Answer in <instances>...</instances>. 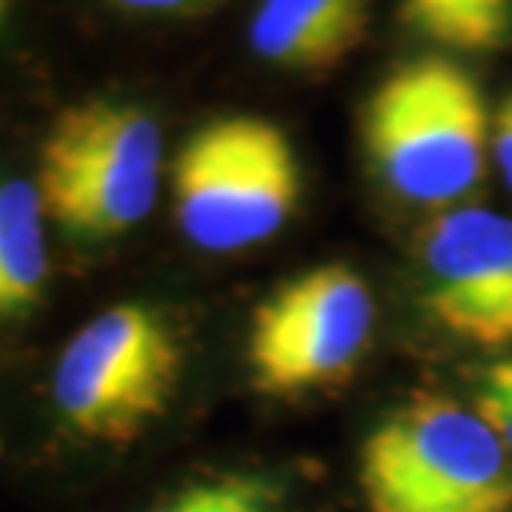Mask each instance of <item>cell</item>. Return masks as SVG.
<instances>
[{
    "mask_svg": "<svg viewBox=\"0 0 512 512\" xmlns=\"http://www.w3.org/2000/svg\"><path fill=\"white\" fill-rule=\"evenodd\" d=\"M362 143L396 197L450 205L487 171L493 114L473 74L450 57H416L396 66L367 97Z\"/></svg>",
    "mask_w": 512,
    "mask_h": 512,
    "instance_id": "obj_1",
    "label": "cell"
},
{
    "mask_svg": "<svg viewBox=\"0 0 512 512\" xmlns=\"http://www.w3.org/2000/svg\"><path fill=\"white\" fill-rule=\"evenodd\" d=\"M359 490L367 512H512V456L476 410L413 393L362 444Z\"/></svg>",
    "mask_w": 512,
    "mask_h": 512,
    "instance_id": "obj_2",
    "label": "cell"
},
{
    "mask_svg": "<svg viewBox=\"0 0 512 512\" xmlns=\"http://www.w3.org/2000/svg\"><path fill=\"white\" fill-rule=\"evenodd\" d=\"M163 131L146 109L94 97L57 114L37 154L46 217L72 237L111 239L146 220L160 194Z\"/></svg>",
    "mask_w": 512,
    "mask_h": 512,
    "instance_id": "obj_3",
    "label": "cell"
},
{
    "mask_svg": "<svg viewBox=\"0 0 512 512\" xmlns=\"http://www.w3.org/2000/svg\"><path fill=\"white\" fill-rule=\"evenodd\" d=\"M174 217L188 242L234 254L285 228L302 197V168L282 128L254 114L220 117L174 160Z\"/></svg>",
    "mask_w": 512,
    "mask_h": 512,
    "instance_id": "obj_4",
    "label": "cell"
},
{
    "mask_svg": "<svg viewBox=\"0 0 512 512\" xmlns=\"http://www.w3.org/2000/svg\"><path fill=\"white\" fill-rule=\"evenodd\" d=\"M183 379V345L163 313L123 302L74 333L52 376V399L77 439L131 447L163 419Z\"/></svg>",
    "mask_w": 512,
    "mask_h": 512,
    "instance_id": "obj_5",
    "label": "cell"
},
{
    "mask_svg": "<svg viewBox=\"0 0 512 512\" xmlns=\"http://www.w3.org/2000/svg\"><path fill=\"white\" fill-rule=\"evenodd\" d=\"M376 328V302L345 262L285 279L251 313L248 367L265 396L293 399L345 384Z\"/></svg>",
    "mask_w": 512,
    "mask_h": 512,
    "instance_id": "obj_6",
    "label": "cell"
},
{
    "mask_svg": "<svg viewBox=\"0 0 512 512\" xmlns=\"http://www.w3.org/2000/svg\"><path fill=\"white\" fill-rule=\"evenodd\" d=\"M424 308L458 342L512 348V217L487 208L439 214L421 234Z\"/></svg>",
    "mask_w": 512,
    "mask_h": 512,
    "instance_id": "obj_7",
    "label": "cell"
},
{
    "mask_svg": "<svg viewBox=\"0 0 512 512\" xmlns=\"http://www.w3.org/2000/svg\"><path fill=\"white\" fill-rule=\"evenodd\" d=\"M373 0H262L251 49L291 72H333L370 35Z\"/></svg>",
    "mask_w": 512,
    "mask_h": 512,
    "instance_id": "obj_8",
    "label": "cell"
},
{
    "mask_svg": "<svg viewBox=\"0 0 512 512\" xmlns=\"http://www.w3.org/2000/svg\"><path fill=\"white\" fill-rule=\"evenodd\" d=\"M46 211L35 183H0V319L35 308L49 276Z\"/></svg>",
    "mask_w": 512,
    "mask_h": 512,
    "instance_id": "obj_9",
    "label": "cell"
},
{
    "mask_svg": "<svg viewBox=\"0 0 512 512\" xmlns=\"http://www.w3.org/2000/svg\"><path fill=\"white\" fill-rule=\"evenodd\" d=\"M143 512H288V495L259 473H220L177 487Z\"/></svg>",
    "mask_w": 512,
    "mask_h": 512,
    "instance_id": "obj_10",
    "label": "cell"
},
{
    "mask_svg": "<svg viewBox=\"0 0 512 512\" xmlns=\"http://www.w3.org/2000/svg\"><path fill=\"white\" fill-rule=\"evenodd\" d=\"M512 29V0H456L441 46L461 52H490L498 49Z\"/></svg>",
    "mask_w": 512,
    "mask_h": 512,
    "instance_id": "obj_11",
    "label": "cell"
},
{
    "mask_svg": "<svg viewBox=\"0 0 512 512\" xmlns=\"http://www.w3.org/2000/svg\"><path fill=\"white\" fill-rule=\"evenodd\" d=\"M476 413L495 430L512 456V359H501L487 367L478 384Z\"/></svg>",
    "mask_w": 512,
    "mask_h": 512,
    "instance_id": "obj_12",
    "label": "cell"
},
{
    "mask_svg": "<svg viewBox=\"0 0 512 512\" xmlns=\"http://www.w3.org/2000/svg\"><path fill=\"white\" fill-rule=\"evenodd\" d=\"M456 0H402V18L427 40L439 43Z\"/></svg>",
    "mask_w": 512,
    "mask_h": 512,
    "instance_id": "obj_13",
    "label": "cell"
},
{
    "mask_svg": "<svg viewBox=\"0 0 512 512\" xmlns=\"http://www.w3.org/2000/svg\"><path fill=\"white\" fill-rule=\"evenodd\" d=\"M493 157L512 191V94L504 97V103L493 114Z\"/></svg>",
    "mask_w": 512,
    "mask_h": 512,
    "instance_id": "obj_14",
    "label": "cell"
},
{
    "mask_svg": "<svg viewBox=\"0 0 512 512\" xmlns=\"http://www.w3.org/2000/svg\"><path fill=\"white\" fill-rule=\"evenodd\" d=\"M117 3H123L126 9H134V12H168L188 0H117Z\"/></svg>",
    "mask_w": 512,
    "mask_h": 512,
    "instance_id": "obj_15",
    "label": "cell"
},
{
    "mask_svg": "<svg viewBox=\"0 0 512 512\" xmlns=\"http://www.w3.org/2000/svg\"><path fill=\"white\" fill-rule=\"evenodd\" d=\"M6 9H9V0H0V20L6 15Z\"/></svg>",
    "mask_w": 512,
    "mask_h": 512,
    "instance_id": "obj_16",
    "label": "cell"
}]
</instances>
